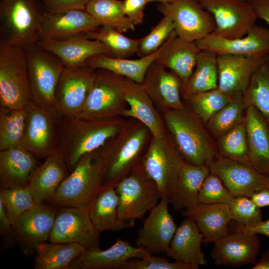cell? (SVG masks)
<instances>
[{"label":"cell","mask_w":269,"mask_h":269,"mask_svg":"<svg viewBox=\"0 0 269 269\" xmlns=\"http://www.w3.org/2000/svg\"><path fill=\"white\" fill-rule=\"evenodd\" d=\"M124 77L108 70L96 69L89 96L75 116L93 119L122 116L128 108L124 97Z\"/></svg>","instance_id":"10"},{"label":"cell","mask_w":269,"mask_h":269,"mask_svg":"<svg viewBox=\"0 0 269 269\" xmlns=\"http://www.w3.org/2000/svg\"><path fill=\"white\" fill-rule=\"evenodd\" d=\"M141 85L162 112L184 107L181 93L182 80L174 72L167 70L155 61L147 70Z\"/></svg>","instance_id":"24"},{"label":"cell","mask_w":269,"mask_h":269,"mask_svg":"<svg viewBox=\"0 0 269 269\" xmlns=\"http://www.w3.org/2000/svg\"><path fill=\"white\" fill-rule=\"evenodd\" d=\"M31 102L25 48L0 41V106L24 109Z\"/></svg>","instance_id":"6"},{"label":"cell","mask_w":269,"mask_h":269,"mask_svg":"<svg viewBox=\"0 0 269 269\" xmlns=\"http://www.w3.org/2000/svg\"><path fill=\"white\" fill-rule=\"evenodd\" d=\"M209 167L210 172L220 178L234 197L250 198L256 192L269 187V176L236 161L221 156Z\"/></svg>","instance_id":"18"},{"label":"cell","mask_w":269,"mask_h":269,"mask_svg":"<svg viewBox=\"0 0 269 269\" xmlns=\"http://www.w3.org/2000/svg\"><path fill=\"white\" fill-rule=\"evenodd\" d=\"M36 43L57 56L67 67L85 65L89 58L96 55L112 57L103 43L89 39L82 33L64 38L41 39Z\"/></svg>","instance_id":"23"},{"label":"cell","mask_w":269,"mask_h":269,"mask_svg":"<svg viewBox=\"0 0 269 269\" xmlns=\"http://www.w3.org/2000/svg\"><path fill=\"white\" fill-rule=\"evenodd\" d=\"M215 140L221 156L252 167L249 157L245 119L230 131L216 138Z\"/></svg>","instance_id":"44"},{"label":"cell","mask_w":269,"mask_h":269,"mask_svg":"<svg viewBox=\"0 0 269 269\" xmlns=\"http://www.w3.org/2000/svg\"><path fill=\"white\" fill-rule=\"evenodd\" d=\"M26 119L25 108L0 107V150L22 144Z\"/></svg>","instance_id":"41"},{"label":"cell","mask_w":269,"mask_h":269,"mask_svg":"<svg viewBox=\"0 0 269 269\" xmlns=\"http://www.w3.org/2000/svg\"><path fill=\"white\" fill-rule=\"evenodd\" d=\"M197 1L214 17L215 28L213 33L225 38L235 39L246 36L256 24L258 18L253 7L247 0Z\"/></svg>","instance_id":"13"},{"label":"cell","mask_w":269,"mask_h":269,"mask_svg":"<svg viewBox=\"0 0 269 269\" xmlns=\"http://www.w3.org/2000/svg\"><path fill=\"white\" fill-rule=\"evenodd\" d=\"M86 10L101 25L112 27L122 33L135 29V25L124 11L122 1L90 0L86 6Z\"/></svg>","instance_id":"38"},{"label":"cell","mask_w":269,"mask_h":269,"mask_svg":"<svg viewBox=\"0 0 269 269\" xmlns=\"http://www.w3.org/2000/svg\"><path fill=\"white\" fill-rule=\"evenodd\" d=\"M85 249L77 243L42 242L35 250L34 269H69L70 264Z\"/></svg>","instance_id":"37"},{"label":"cell","mask_w":269,"mask_h":269,"mask_svg":"<svg viewBox=\"0 0 269 269\" xmlns=\"http://www.w3.org/2000/svg\"><path fill=\"white\" fill-rule=\"evenodd\" d=\"M96 69L85 64L65 67L55 92V107L63 116H76L83 108L90 93Z\"/></svg>","instance_id":"14"},{"label":"cell","mask_w":269,"mask_h":269,"mask_svg":"<svg viewBox=\"0 0 269 269\" xmlns=\"http://www.w3.org/2000/svg\"><path fill=\"white\" fill-rule=\"evenodd\" d=\"M181 214L194 221L204 243H214L230 232L228 226L232 219L228 204L200 202L183 210Z\"/></svg>","instance_id":"27"},{"label":"cell","mask_w":269,"mask_h":269,"mask_svg":"<svg viewBox=\"0 0 269 269\" xmlns=\"http://www.w3.org/2000/svg\"><path fill=\"white\" fill-rule=\"evenodd\" d=\"M146 0H124L122 5L124 11L132 22L135 25L142 23L143 11L146 4Z\"/></svg>","instance_id":"51"},{"label":"cell","mask_w":269,"mask_h":269,"mask_svg":"<svg viewBox=\"0 0 269 269\" xmlns=\"http://www.w3.org/2000/svg\"><path fill=\"white\" fill-rule=\"evenodd\" d=\"M203 236L194 221L186 218L177 227L165 254L175 261L191 264L197 269L207 261L201 250Z\"/></svg>","instance_id":"32"},{"label":"cell","mask_w":269,"mask_h":269,"mask_svg":"<svg viewBox=\"0 0 269 269\" xmlns=\"http://www.w3.org/2000/svg\"><path fill=\"white\" fill-rule=\"evenodd\" d=\"M170 199L162 197L150 211L138 232L136 245L150 254L165 253L177 227L168 210Z\"/></svg>","instance_id":"19"},{"label":"cell","mask_w":269,"mask_h":269,"mask_svg":"<svg viewBox=\"0 0 269 269\" xmlns=\"http://www.w3.org/2000/svg\"><path fill=\"white\" fill-rule=\"evenodd\" d=\"M85 37L103 43L111 52L112 57L127 58L136 53L141 38H128L116 29L101 25L95 30L82 33Z\"/></svg>","instance_id":"40"},{"label":"cell","mask_w":269,"mask_h":269,"mask_svg":"<svg viewBox=\"0 0 269 269\" xmlns=\"http://www.w3.org/2000/svg\"><path fill=\"white\" fill-rule=\"evenodd\" d=\"M252 269H269V249L264 251Z\"/></svg>","instance_id":"56"},{"label":"cell","mask_w":269,"mask_h":269,"mask_svg":"<svg viewBox=\"0 0 269 269\" xmlns=\"http://www.w3.org/2000/svg\"><path fill=\"white\" fill-rule=\"evenodd\" d=\"M233 197L220 178L210 172L204 179L199 193V202L229 204Z\"/></svg>","instance_id":"48"},{"label":"cell","mask_w":269,"mask_h":269,"mask_svg":"<svg viewBox=\"0 0 269 269\" xmlns=\"http://www.w3.org/2000/svg\"><path fill=\"white\" fill-rule=\"evenodd\" d=\"M0 202L13 226L20 216L36 203L28 185L0 188Z\"/></svg>","instance_id":"45"},{"label":"cell","mask_w":269,"mask_h":269,"mask_svg":"<svg viewBox=\"0 0 269 269\" xmlns=\"http://www.w3.org/2000/svg\"><path fill=\"white\" fill-rule=\"evenodd\" d=\"M163 116L166 129L185 161L209 166L221 156L215 138L185 105L182 109L163 111Z\"/></svg>","instance_id":"3"},{"label":"cell","mask_w":269,"mask_h":269,"mask_svg":"<svg viewBox=\"0 0 269 269\" xmlns=\"http://www.w3.org/2000/svg\"><path fill=\"white\" fill-rule=\"evenodd\" d=\"M163 46L153 54L138 59L118 58L100 54L89 58L86 63L94 69L107 70L142 84L147 70L159 56Z\"/></svg>","instance_id":"35"},{"label":"cell","mask_w":269,"mask_h":269,"mask_svg":"<svg viewBox=\"0 0 269 269\" xmlns=\"http://www.w3.org/2000/svg\"><path fill=\"white\" fill-rule=\"evenodd\" d=\"M102 186L98 149L84 155L61 182L54 195L44 202L55 208L88 209Z\"/></svg>","instance_id":"5"},{"label":"cell","mask_w":269,"mask_h":269,"mask_svg":"<svg viewBox=\"0 0 269 269\" xmlns=\"http://www.w3.org/2000/svg\"><path fill=\"white\" fill-rule=\"evenodd\" d=\"M126 122L121 117L93 119L62 115L60 148L69 173L84 155L101 148L116 135Z\"/></svg>","instance_id":"2"},{"label":"cell","mask_w":269,"mask_h":269,"mask_svg":"<svg viewBox=\"0 0 269 269\" xmlns=\"http://www.w3.org/2000/svg\"><path fill=\"white\" fill-rule=\"evenodd\" d=\"M245 107H255L269 125V56L254 72L243 95Z\"/></svg>","instance_id":"39"},{"label":"cell","mask_w":269,"mask_h":269,"mask_svg":"<svg viewBox=\"0 0 269 269\" xmlns=\"http://www.w3.org/2000/svg\"><path fill=\"white\" fill-rule=\"evenodd\" d=\"M183 160L169 133L163 137L152 136L141 164L156 184L161 198L170 199Z\"/></svg>","instance_id":"11"},{"label":"cell","mask_w":269,"mask_h":269,"mask_svg":"<svg viewBox=\"0 0 269 269\" xmlns=\"http://www.w3.org/2000/svg\"><path fill=\"white\" fill-rule=\"evenodd\" d=\"M232 232H240L251 234H261L269 238V219L255 224L242 226L236 224Z\"/></svg>","instance_id":"53"},{"label":"cell","mask_w":269,"mask_h":269,"mask_svg":"<svg viewBox=\"0 0 269 269\" xmlns=\"http://www.w3.org/2000/svg\"><path fill=\"white\" fill-rule=\"evenodd\" d=\"M100 233L92 223L88 209L61 207L57 208L49 241L77 243L86 249L99 247Z\"/></svg>","instance_id":"15"},{"label":"cell","mask_w":269,"mask_h":269,"mask_svg":"<svg viewBox=\"0 0 269 269\" xmlns=\"http://www.w3.org/2000/svg\"><path fill=\"white\" fill-rule=\"evenodd\" d=\"M119 196L115 186H101L88 210L97 230L119 232L134 225L135 220H121L118 216Z\"/></svg>","instance_id":"33"},{"label":"cell","mask_w":269,"mask_h":269,"mask_svg":"<svg viewBox=\"0 0 269 269\" xmlns=\"http://www.w3.org/2000/svg\"><path fill=\"white\" fill-rule=\"evenodd\" d=\"M261 245L259 235L231 232L214 243L211 256L216 266L239 267L255 264Z\"/></svg>","instance_id":"20"},{"label":"cell","mask_w":269,"mask_h":269,"mask_svg":"<svg viewBox=\"0 0 269 269\" xmlns=\"http://www.w3.org/2000/svg\"><path fill=\"white\" fill-rule=\"evenodd\" d=\"M269 56L253 58L228 54L217 55L218 88L231 97L244 95L254 72Z\"/></svg>","instance_id":"22"},{"label":"cell","mask_w":269,"mask_h":269,"mask_svg":"<svg viewBox=\"0 0 269 269\" xmlns=\"http://www.w3.org/2000/svg\"><path fill=\"white\" fill-rule=\"evenodd\" d=\"M253 7L257 18L269 25V0H247Z\"/></svg>","instance_id":"54"},{"label":"cell","mask_w":269,"mask_h":269,"mask_svg":"<svg viewBox=\"0 0 269 269\" xmlns=\"http://www.w3.org/2000/svg\"><path fill=\"white\" fill-rule=\"evenodd\" d=\"M250 198L259 208L269 206V187L256 192Z\"/></svg>","instance_id":"55"},{"label":"cell","mask_w":269,"mask_h":269,"mask_svg":"<svg viewBox=\"0 0 269 269\" xmlns=\"http://www.w3.org/2000/svg\"><path fill=\"white\" fill-rule=\"evenodd\" d=\"M0 233L5 248L12 247L17 243L13 226L1 202H0Z\"/></svg>","instance_id":"52"},{"label":"cell","mask_w":269,"mask_h":269,"mask_svg":"<svg viewBox=\"0 0 269 269\" xmlns=\"http://www.w3.org/2000/svg\"><path fill=\"white\" fill-rule=\"evenodd\" d=\"M46 13L69 9L85 10L90 0H41Z\"/></svg>","instance_id":"50"},{"label":"cell","mask_w":269,"mask_h":269,"mask_svg":"<svg viewBox=\"0 0 269 269\" xmlns=\"http://www.w3.org/2000/svg\"><path fill=\"white\" fill-rule=\"evenodd\" d=\"M240 0L243 1H247V0Z\"/></svg>","instance_id":"58"},{"label":"cell","mask_w":269,"mask_h":269,"mask_svg":"<svg viewBox=\"0 0 269 269\" xmlns=\"http://www.w3.org/2000/svg\"><path fill=\"white\" fill-rule=\"evenodd\" d=\"M157 9L172 19L175 33L185 40L195 42L213 33L215 28L213 16L197 0L159 3Z\"/></svg>","instance_id":"12"},{"label":"cell","mask_w":269,"mask_h":269,"mask_svg":"<svg viewBox=\"0 0 269 269\" xmlns=\"http://www.w3.org/2000/svg\"><path fill=\"white\" fill-rule=\"evenodd\" d=\"M119 196L118 213L123 220L141 219L159 202L161 196L155 182L141 162L115 186Z\"/></svg>","instance_id":"7"},{"label":"cell","mask_w":269,"mask_h":269,"mask_svg":"<svg viewBox=\"0 0 269 269\" xmlns=\"http://www.w3.org/2000/svg\"><path fill=\"white\" fill-rule=\"evenodd\" d=\"M57 208L46 203H36L16 221L13 226L17 243L23 254L30 256L38 245L49 241Z\"/></svg>","instance_id":"16"},{"label":"cell","mask_w":269,"mask_h":269,"mask_svg":"<svg viewBox=\"0 0 269 269\" xmlns=\"http://www.w3.org/2000/svg\"><path fill=\"white\" fill-rule=\"evenodd\" d=\"M124 92L128 108L123 111L122 116L142 123L154 137H163L168 134L164 122L141 84L124 77Z\"/></svg>","instance_id":"25"},{"label":"cell","mask_w":269,"mask_h":269,"mask_svg":"<svg viewBox=\"0 0 269 269\" xmlns=\"http://www.w3.org/2000/svg\"><path fill=\"white\" fill-rule=\"evenodd\" d=\"M148 2H150L152 1H158L160 3H169L172 2L174 0H146Z\"/></svg>","instance_id":"57"},{"label":"cell","mask_w":269,"mask_h":269,"mask_svg":"<svg viewBox=\"0 0 269 269\" xmlns=\"http://www.w3.org/2000/svg\"><path fill=\"white\" fill-rule=\"evenodd\" d=\"M101 24L86 10L69 9L45 13L39 40L61 39L96 29Z\"/></svg>","instance_id":"26"},{"label":"cell","mask_w":269,"mask_h":269,"mask_svg":"<svg viewBox=\"0 0 269 269\" xmlns=\"http://www.w3.org/2000/svg\"><path fill=\"white\" fill-rule=\"evenodd\" d=\"M218 87L217 55L211 51L200 50L192 74L185 82L182 83L181 90L182 98Z\"/></svg>","instance_id":"36"},{"label":"cell","mask_w":269,"mask_h":269,"mask_svg":"<svg viewBox=\"0 0 269 269\" xmlns=\"http://www.w3.org/2000/svg\"><path fill=\"white\" fill-rule=\"evenodd\" d=\"M174 30L172 19L164 16L146 36L141 38L136 54L144 57L156 52Z\"/></svg>","instance_id":"46"},{"label":"cell","mask_w":269,"mask_h":269,"mask_svg":"<svg viewBox=\"0 0 269 269\" xmlns=\"http://www.w3.org/2000/svg\"><path fill=\"white\" fill-rule=\"evenodd\" d=\"M60 148L47 156L32 173L28 186L36 203L52 198L61 182L69 175Z\"/></svg>","instance_id":"28"},{"label":"cell","mask_w":269,"mask_h":269,"mask_svg":"<svg viewBox=\"0 0 269 269\" xmlns=\"http://www.w3.org/2000/svg\"><path fill=\"white\" fill-rule=\"evenodd\" d=\"M245 126L252 166L269 176V125L255 107L249 105L246 108Z\"/></svg>","instance_id":"29"},{"label":"cell","mask_w":269,"mask_h":269,"mask_svg":"<svg viewBox=\"0 0 269 269\" xmlns=\"http://www.w3.org/2000/svg\"><path fill=\"white\" fill-rule=\"evenodd\" d=\"M200 50L195 42L180 38L174 30L163 44L155 62L165 68L170 69L183 83L192 74Z\"/></svg>","instance_id":"30"},{"label":"cell","mask_w":269,"mask_h":269,"mask_svg":"<svg viewBox=\"0 0 269 269\" xmlns=\"http://www.w3.org/2000/svg\"><path fill=\"white\" fill-rule=\"evenodd\" d=\"M45 13L41 0H0V41L25 48L36 43Z\"/></svg>","instance_id":"4"},{"label":"cell","mask_w":269,"mask_h":269,"mask_svg":"<svg viewBox=\"0 0 269 269\" xmlns=\"http://www.w3.org/2000/svg\"><path fill=\"white\" fill-rule=\"evenodd\" d=\"M25 50L32 101L39 106L55 107V90L64 65L36 43L27 46Z\"/></svg>","instance_id":"9"},{"label":"cell","mask_w":269,"mask_h":269,"mask_svg":"<svg viewBox=\"0 0 269 269\" xmlns=\"http://www.w3.org/2000/svg\"><path fill=\"white\" fill-rule=\"evenodd\" d=\"M121 269H198L194 266L180 261L170 262L162 257L151 254L140 259L128 261Z\"/></svg>","instance_id":"49"},{"label":"cell","mask_w":269,"mask_h":269,"mask_svg":"<svg viewBox=\"0 0 269 269\" xmlns=\"http://www.w3.org/2000/svg\"><path fill=\"white\" fill-rule=\"evenodd\" d=\"M231 97L218 88L182 97L185 105L206 126L209 120L231 101Z\"/></svg>","instance_id":"43"},{"label":"cell","mask_w":269,"mask_h":269,"mask_svg":"<svg viewBox=\"0 0 269 269\" xmlns=\"http://www.w3.org/2000/svg\"><path fill=\"white\" fill-rule=\"evenodd\" d=\"M25 109L22 144L38 159L45 158L60 148L62 115L56 107L39 106L32 101Z\"/></svg>","instance_id":"8"},{"label":"cell","mask_w":269,"mask_h":269,"mask_svg":"<svg viewBox=\"0 0 269 269\" xmlns=\"http://www.w3.org/2000/svg\"><path fill=\"white\" fill-rule=\"evenodd\" d=\"M38 160L23 144L0 150V188L27 185Z\"/></svg>","instance_id":"31"},{"label":"cell","mask_w":269,"mask_h":269,"mask_svg":"<svg viewBox=\"0 0 269 269\" xmlns=\"http://www.w3.org/2000/svg\"><path fill=\"white\" fill-rule=\"evenodd\" d=\"M210 172L209 166L193 165L184 160L182 162L169 199L175 211H181L200 203L199 191Z\"/></svg>","instance_id":"34"},{"label":"cell","mask_w":269,"mask_h":269,"mask_svg":"<svg viewBox=\"0 0 269 269\" xmlns=\"http://www.w3.org/2000/svg\"><path fill=\"white\" fill-rule=\"evenodd\" d=\"M195 42L201 50L217 55L228 54L253 58L269 55V29L256 24L246 36L241 38H225L212 33Z\"/></svg>","instance_id":"17"},{"label":"cell","mask_w":269,"mask_h":269,"mask_svg":"<svg viewBox=\"0 0 269 269\" xmlns=\"http://www.w3.org/2000/svg\"><path fill=\"white\" fill-rule=\"evenodd\" d=\"M229 205L232 219L238 225L247 226L262 220L260 208L257 206L249 197H235Z\"/></svg>","instance_id":"47"},{"label":"cell","mask_w":269,"mask_h":269,"mask_svg":"<svg viewBox=\"0 0 269 269\" xmlns=\"http://www.w3.org/2000/svg\"><path fill=\"white\" fill-rule=\"evenodd\" d=\"M150 253L141 247H135L119 239L110 248L86 249L69 266V269H121L128 261L142 258Z\"/></svg>","instance_id":"21"},{"label":"cell","mask_w":269,"mask_h":269,"mask_svg":"<svg viewBox=\"0 0 269 269\" xmlns=\"http://www.w3.org/2000/svg\"><path fill=\"white\" fill-rule=\"evenodd\" d=\"M126 121L121 131L98 149L102 186H114L139 164L152 137L142 123Z\"/></svg>","instance_id":"1"},{"label":"cell","mask_w":269,"mask_h":269,"mask_svg":"<svg viewBox=\"0 0 269 269\" xmlns=\"http://www.w3.org/2000/svg\"><path fill=\"white\" fill-rule=\"evenodd\" d=\"M245 111L243 95H236L209 120L206 127L216 139L243 122L245 119Z\"/></svg>","instance_id":"42"}]
</instances>
